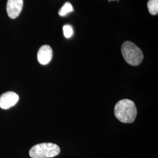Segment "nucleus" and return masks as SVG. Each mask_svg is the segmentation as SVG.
<instances>
[{"mask_svg": "<svg viewBox=\"0 0 158 158\" xmlns=\"http://www.w3.org/2000/svg\"><path fill=\"white\" fill-rule=\"evenodd\" d=\"M114 114L116 118L121 123H132L135 119L137 109L132 101L128 99H123L116 104Z\"/></svg>", "mask_w": 158, "mask_h": 158, "instance_id": "1", "label": "nucleus"}, {"mask_svg": "<svg viewBox=\"0 0 158 158\" xmlns=\"http://www.w3.org/2000/svg\"><path fill=\"white\" fill-rule=\"evenodd\" d=\"M121 52L125 60L132 66H138L141 63L143 59L141 50L130 41H126L123 44Z\"/></svg>", "mask_w": 158, "mask_h": 158, "instance_id": "2", "label": "nucleus"}, {"mask_svg": "<svg viewBox=\"0 0 158 158\" xmlns=\"http://www.w3.org/2000/svg\"><path fill=\"white\" fill-rule=\"evenodd\" d=\"M60 149L59 146L53 143H42L36 145L29 151L32 158H51L58 155Z\"/></svg>", "mask_w": 158, "mask_h": 158, "instance_id": "3", "label": "nucleus"}, {"mask_svg": "<svg viewBox=\"0 0 158 158\" xmlns=\"http://www.w3.org/2000/svg\"><path fill=\"white\" fill-rule=\"evenodd\" d=\"M19 100V96L13 91H8L0 97V107L6 110L13 107Z\"/></svg>", "mask_w": 158, "mask_h": 158, "instance_id": "4", "label": "nucleus"}, {"mask_svg": "<svg viewBox=\"0 0 158 158\" xmlns=\"http://www.w3.org/2000/svg\"><path fill=\"white\" fill-rule=\"evenodd\" d=\"M23 0H8L6 12L8 17L15 19L19 15L23 10Z\"/></svg>", "mask_w": 158, "mask_h": 158, "instance_id": "5", "label": "nucleus"}, {"mask_svg": "<svg viewBox=\"0 0 158 158\" xmlns=\"http://www.w3.org/2000/svg\"><path fill=\"white\" fill-rule=\"evenodd\" d=\"M53 56V51L49 45H44L40 48L37 58L40 64L46 65L50 62Z\"/></svg>", "mask_w": 158, "mask_h": 158, "instance_id": "6", "label": "nucleus"}, {"mask_svg": "<svg viewBox=\"0 0 158 158\" xmlns=\"http://www.w3.org/2000/svg\"><path fill=\"white\" fill-rule=\"evenodd\" d=\"M147 6L149 13L155 15L158 13V0H149L147 4Z\"/></svg>", "mask_w": 158, "mask_h": 158, "instance_id": "7", "label": "nucleus"}, {"mask_svg": "<svg viewBox=\"0 0 158 158\" xmlns=\"http://www.w3.org/2000/svg\"><path fill=\"white\" fill-rule=\"evenodd\" d=\"M73 11V8L72 5L67 2H66L59 11V15L61 17H64L68 15L69 13Z\"/></svg>", "mask_w": 158, "mask_h": 158, "instance_id": "8", "label": "nucleus"}, {"mask_svg": "<svg viewBox=\"0 0 158 158\" xmlns=\"http://www.w3.org/2000/svg\"><path fill=\"white\" fill-rule=\"evenodd\" d=\"M64 36L66 38H70L73 34V29L72 26L70 25H64L63 27Z\"/></svg>", "mask_w": 158, "mask_h": 158, "instance_id": "9", "label": "nucleus"}, {"mask_svg": "<svg viewBox=\"0 0 158 158\" xmlns=\"http://www.w3.org/2000/svg\"><path fill=\"white\" fill-rule=\"evenodd\" d=\"M115 1V0H108V2H110V1Z\"/></svg>", "mask_w": 158, "mask_h": 158, "instance_id": "10", "label": "nucleus"}]
</instances>
